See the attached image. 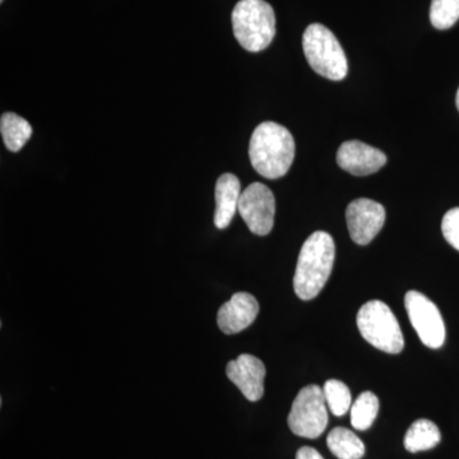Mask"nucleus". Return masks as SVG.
Segmentation results:
<instances>
[{"label": "nucleus", "mask_w": 459, "mask_h": 459, "mask_svg": "<svg viewBox=\"0 0 459 459\" xmlns=\"http://www.w3.org/2000/svg\"><path fill=\"white\" fill-rule=\"evenodd\" d=\"M253 168L265 179L285 177L295 159V141L286 126L274 122L259 124L249 143Z\"/></svg>", "instance_id": "obj_1"}, {"label": "nucleus", "mask_w": 459, "mask_h": 459, "mask_svg": "<svg viewBox=\"0 0 459 459\" xmlns=\"http://www.w3.org/2000/svg\"><path fill=\"white\" fill-rule=\"evenodd\" d=\"M336 246L325 231H316L305 240L299 255L294 290L301 300H312L325 286L333 270Z\"/></svg>", "instance_id": "obj_2"}, {"label": "nucleus", "mask_w": 459, "mask_h": 459, "mask_svg": "<svg viewBox=\"0 0 459 459\" xmlns=\"http://www.w3.org/2000/svg\"><path fill=\"white\" fill-rule=\"evenodd\" d=\"M231 20L235 38L250 53L267 49L276 35V16L264 0H240Z\"/></svg>", "instance_id": "obj_3"}, {"label": "nucleus", "mask_w": 459, "mask_h": 459, "mask_svg": "<svg viewBox=\"0 0 459 459\" xmlns=\"http://www.w3.org/2000/svg\"><path fill=\"white\" fill-rule=\"evenodd\" d=\"M303 49L313 71L331 81H342L349 72L346 54L334 33L320 23L305 30Z\"/></svg>", "instance_id": "obj_4"}, {"label": "nucleus", "mask_w": 459, "mask_h": 459, "mask_svg": "<svg viewBox=\"0 0 459 459\" xmlns=\"http://www.w3.org/2000/svg\"><path fill=\"white\" fill-rule=\"evenodd\" d=\"M359 331L376 349L397 355L404 347L403 333L397 318L388 305L379 300H371L359 310Z\"/></svg>", "instance_id": "obj_5"}, {"label": "nucleus", "mask_w": 459, "mask_h": 459, "mask_svg": "<svg viewBox=\"0 0 459 459\" xmlns=\"http://www.w3.org/2000/svg\"><path fill=\"white\" fill-rule=\"evenodd\" d=\"M327 402L318 385H307L296 395L290 411L289 427L292 433L307 439H316L328 425Z\"/></svg>", "instance_id": "obj_6"}, {"label": "nucleus", "mask_w": 459, "mask_h": 459, "mask_svg": "<svg viewBox=\"0 0 459 459\" xmlns=\"http://www.w3.org/2000/svg\"><path fill=\"white\" fill-rule=\"evenodd\" d=\"M404 307L420 340L430 349H440L446 342V325L437 305L419 291L404 296Z\"/></svg>", "instance_id": "obj_7"}, {"label": "nucleus", "mask_w": 459, "mask_h": 459, "mask_svg": "<svg viewBox=\"0 0 459 459\" xmlns=\"http://www.w3.org/2000/svg\"><path fill=\"white\" fill-rule=\"evenodd\" d=\"M238 211L253 234L265 237L273 229L276 201L272 190L264 184H250L241 193Z\"/></svg>", "instance_id": "obj_8"}, {"label": "nucleus", "mask_w": 459, "mask_h": 459, "mask_svg": "<svg viewBox=\"0 0 459 459\" xmlns=\"http://www.w3.org/2000/svg\"><path fill=\"white\" fill-rule=\"evenodd\" d=\"M346 221L353 243L368 246L385 226V208L371 199H355L347 207Z\"/></svg>", "instance_id": "obj_9"}, {"label": "nucleus", "mask_w": 459, "mask_h": 459, "mask_svg": "<svg viewBox=\"0 0 459 459\" xmlns=\"http://www.w3.org/2000/svg\"><path fill=\"white\" fill-rule=\"evenodd\" d=\"M336 160L342 170L355 177L374 174L386 164L385 152L360 141L343 142L338 148Z\"/></svg>", "instance_id": "obj_10"}, {"label": "nucleus", "mask_w": 459, "mask_h": 459, "mask_svg": "<svg viewBox=\"0 0 459 459\" xmlns=\"http://www.w3.org/2000/svg\"><path fill=\"white\" fill-rule=\"evenodd\" d=\"M226 374L247 401H259L264 394L265 367L255 356L243 353L230 361Z\"/></svg>", "instance_id": "obj_11"}, {"label": "nucleus", "mask_w": 459, "mask_h": 459, "mask_svg": "<svg viewBox=\"0 0 459 459\" xmlns=\"http://www.w3.org/2000/svg\"><path fill=\"white\" fill-rule=\"evenodd\" d=\"M259 313V304L252 294L237 292L217 313V325L225 334H237L253 325Z\"/></svg>", "instance_id": "obj_12"}, {"label": "nucleus", "mask_w": 459, "mask_h": 459, "mask_svg": "<svg viewBox=\"0 0 459 459\" xmlns=\"http://www.w3.org/2000/svg\"><path fill=\"white\" fill-rule=\"evenodd\" d=\"M241 184L237 175L226 174L217 179L214 198H216V211H214V226L223 230L229 228L235 213L238 212V202L241 197Z\"/></svg>", "instance_id": "obj_13"}, {"label": "nucleus", "mask_w": 459, "mask_h": 459, "mask_svg": "<svg viewBox=\"0 0 459 459\" xmlns=\"http://www.w3.org/2000/svg\"><path fill=\"white\" fill-rule=\"evenodd\" d=\"M442 440L439 428L433 421L420 419L411 425L404 437V448L410 453L430 451Z\"/></svg>", "instance_id": "obj_14"}, {"label": "nucleus", "mask_w": 459, "mask_h": 459, "mask_svg": "<svg viewBox=\"0 0 459 459\" xmlns=\"http://www.w3.org/2000/svg\"><path fill=\"white\" fill-rule=\"evenodd\" d=\"M3 142L11 152H20L32 137L31 124L14 113H4L0 117Z\"/></svg>", "instance_id": "obj_15"}, {"label": "nucleus", "mask_w": 459, "mask_h": 459, "mask_svg": "<svg viewBox=\"0 0 459 459\" xmlns=\"http://www.w3.org/2000/svg\"><path fill=\"white\" fill-rule=\"evenodd\" d=\"M327 446L338 459H361L365 455L360 437L346 428H334L328 434Z\"/></svg>", "instance_id": "obj_16"}, {"label": "nucleus", "mask_w": 459, "mask_h": 459, "mask_svg": "<svg viewBox=\"0 0 459 459\" xmlns=\"http://www.w3.org/2000/svg\"><path fill=\"white\" fill-rule=\"evenodd\" d=\"M379 400L373 392H364L351 406V425L356 430H368L376 421Z\"/></svg>", "instance_id": "obj_17"}, {"label": "nucleus", "mask_w": 459, "mask_h": 459, "mask_svg": "<svg viewBox=\"0 0 459 459\" xmlns=\"http://www.w3.org/2000/svg\"><path fill=\"white\" fill-rule=\"evenodd\" d=\"M325 392V402H327L329 410L334 416H343L351 410L352 398L349 386L340 380H327L323 388Z\"/></svg>", "instance_id": "obj_18"}, {"label": "nucleus", "mask_w": 459, "mask_h": 459, "mask_svg": "<svg viewBox=\"0 0 459 459\" xmlns=\"http://www.w3.org/2000/svg\"><path fill=\"white\" fill-rule=\"evenodd\" d=\"M459 20V0H431V25L437 30H448Z\"/></svg>", "instance_id": "obj_19"}, {"label": "nucleus", "mask_w": 459, "mask_h": 459, "mask_svg": "<svg viewBox=\"0 0 459 459\" xmlns=\"http://www.w3.org/2000/svg\"><path fill=\"white\" fill-rule=\"evenodd\" d=\"M442 231L446 240L459 252V207L444 214Z\"/></svg>", "instance_id": "obj_20"}, {"label": "nucleus", "mask_w": 459, "mask_h": 459, "mask_svg": "<svg viewBox=\"0 0 459 459\" xmlns=\"http://www.w3.org/2000/svg\"><path fill=\"white\" fill-rule=\"evenodd\" d=\"M296 459H325L316 449L303 446L296 453Z\"/></svg>", "instance_id": "obj_21"}, {"label": "nucleus", "mask_w": 459, "mask_h": 459, "mask_svg": "<svg viewBox=\"0 0 459 459\" xmlns=\"http://www.w3.org/2000/svg\"><path fill=\"white\" fill-rule=\"evenodd\" d=\"M455 105H457V108L459 111V89L457 91V96H455Z\"/></svg>", "instance_id": "obj_22"}, {"label": "nucleus", "mask_w": 459, "mask_h": 459, "mask_svg": "<svg viewBox=\"0 0 459 459\" xmlns=\"http://www.w3.org/2000/svg\"><path fill=\"white\" fill-rule=\"evenodd\" d=\"M3 2H4V0H0V3H3Z\"/></svg>", "instance_id": "obj_23"}]
</instances>
